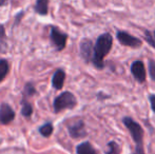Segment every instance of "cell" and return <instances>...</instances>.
<instances>
[{"mask_svg":"<svg viewBox=\"0 0 155 154\" xmlns=\"http://www.w3.org/2000/svg\"><path fill=\"white\" fill-rule=\"evenodd\" d=\"M94 52V43L91 39L84 38L79 43V54L86 64L92 62Z\"/></svg>","mask_w":155,"mask_h":154,"instance_id":"obj_6","label":"cell"},{"mask_svg":"<svg viewBox=\"0 0 155 154\" xmlns=\"http://www.w3.org/2000/svg\"><path fill=\"white\" fill-rule=\"evenodd\" d=\"M5 38V30H4L3 25L0 23V42Z\"/></svg>","mask_w":155,"mask_h":154,"instance_id":"obj_22","label":"cell"},{"mask_svg":"<svg viewBox=\"0 0 155 154\" xmlns=\"http://www.w3.org/2000/svg\"><path fill=\"white\" fill-rule=\"evenodd\" d=\"M50 40H51L52 44L54 45L56 51L61 52L67 44L68 34L60 31L59 28L55 27V25H51L50 27Z\"/></svg>","mask_w":155,"mask_h":154,"instance_id":"obj_4","label":"cell"},{"mask_svg":"<svg viewBox=\"0 0 155 154\" xmlns=\"http://www.w3.org/2000/svg\"><path fill=\"white\" fill-rule=\"evenodd\" d=\"M15 119V112L10 105L8 103H1L0 106V123L2 125H8Z\"/></svg>","mask_w":155,"mask_h":154,"instance_id":"obj_9","label":"cell"},{"mask_svg":"<svg viewBox=\"0 0 155 154\" xmlns=\"http://www.w3.org/2000/svg\"><path fill=\"white\" fill-rule=\"evenodd\" d=\"M25 15V12H20V13H18V14L15 16V19H16V21H15V25H18L19 23V21L21 20V18H22V16Z\"/></svg>","mask_w":155,"mask_h":154,"instance_id":"obj_23","label":"cell"},{"mask_svg":"<svg viewBox=\"0 0 155 154\" xmlns=\"http://www.w3.org/2000/svg\"><path fill=\"white\" fill-rule=\"evenodd\" d=\"M113 47V37L110 33H104L99 35L94 44V52L92 58V64L97 70H104V58L107 57Z\"/></svg>","mask_w":155,"mask_h":154,"instance_id":"obj_1","label":"cell"},{"mask_svg":"<svg viewBox=\"0 0 155 154\" xmlns=\"http://www.w3.org/2000/svg\"><path fill=\"white\" fill-rule=\"evenodd\" d=\"M10 71V64L6 59H0V82L6 77Z\"/></svg>","mask_w":155,"mask_h":154,"instance_id":"obj_15","label":"cell"},{"mask_svg":"<svg viewBox=\"0 0 155 154\" xmlns=\"http://www.w3.org/2000/svg\"><path fill=\"white\" fill-rule=\"evenodd\" d=\"M65 80V72L62 69H57L52 77V86L55 90H61Z\"/></svg>","mask_w":155,"mask_h":154,"instance_id":"obj_10","label":"cell"},{"mask_svg":"<svg viewBox=\"0 0 155 154\" xmlns=\"http://www.w3.org/2000/svg\"><path fill=\"white\" fill-rule=\"evenodd\" d=\"M53 131H54V127L51 121H48V123H43V125L39 128V133H40L43 137H50V136L53 134Z\"/></svg>","mask_w":155,"mask_h":154,"instance_id":"obj_14","label":"cell"},{"mask_svg":"<svg viewBox=\"0 0 155 154\" xmlns=\"http://www.w3.org/2000/svg\"><path fill=\"white\" fill-rule=\"evenodd\" d=\"M50 0H36L34 5V11L40 16H45L49 13Z\"/></svg>","mask_w":155,"mask_h":154,"instance_id":"obj_12","label":"cell"},{"mask_svg":"<svg viewBox=\"0 0 155 154\" xmlns=\"http://www.w3.org/2000/svg\"><path fill=\"white\" fill-rule=\"evenodd\" d=\"M149 101L150 105H151L152 112L155 113V94H149Z\"/></svg>","mask_w":155,"mask_h":154,"instance_id":"obj_20","label":"cell"},{"mask_svg":"<svg viewBox=\"0 0 155 154\" xmlns=\"http://www.w3.org/2000/svg\"><path fill=\"white\" fill-rule=\"evenodd\" d=\"M131 74L134 77L138 84H143L146 81L147 73H146V67L143 61L141 60H135L131 64Z\"/></svg>","mask_w":155,"mask_h":154,"instance_id":"obj_7","label":"cell"},{"mask_svg":"<svg viewBox=\"0 0 155 154\" xmlns=\"http://www.w3.org/2000/svg\"><path fill=\"white\" fill-rule=\"evenodd\" d=\"M145 39H146V41L148 42V44H150L152 48H154V49H155V38H154L153 33H151L150 31L146 30V31H145Z\"/></svg>","mask_w":155,"mask_h":154,"instance_id":"obj_19","label":"cell"},{"mask_svg":"<svg viewBox=\"0 0 155 154\" xmlns=\"http://www.w3.org/2000/svg\"><path fill=\"white\" fill-rule=\"evenodd\" d=\"M116 38L120 44L124 45V47L133 48V49H137L143 45V41L139 38L135 37V36L131 35L130 33L126 31H117Z\"/></svg>","mask_w":155,"mask_h":154,"instance_id":"obj_5","label":"cell"},{"mask_svg":"<svg viewBox=\"0 0 155 154\" xmlns=\"http://www.w3.org/2000/svg\"><path fill=\"white\" fill-rule=\"evenodd\" d=\"M121 153V148L119 146L118 143H116L115 140H111L108 143V150L104 154H120Z\"/></svg>","mask_w":155,"mask_h":154,"instance_id":"obj_16","label":"cell"},{"mask_svg":"<svg viewBox=\"0 0 155 154\" xmlns=\"http://www.w3.org/2000/svg\"><path fill=\"white\" fill-rule=\"evenodd\" d=\"M36 94V89L32 82H28L23 88V96L25 97H31Z\"/></svg>","mask_w":155,"mask_h":154,"instance_id":"obj_17","label":"cell"},{"mask_svg":"<svg viewBox=\"0 0 155 154\" xmlns=\"http://www.w3.org/2000/svg\"><path fill=\"white\" fill-rule=\"evenodd\" d=\"M6 1H8V0H0V6H3V5H5Z\"/></svg>","mask_w":155,"mask_h":154,"instance_id":"obj_24","label":"cell"},{"mask_svg":"<svg viewBox=\"0 0 155 154\" xmlns=\"http://www.w3.org/2000/svg\"><path fill=\"white\" fill-rule=\"evenodd\" d=\"M76 154H98L90 142H82L76 147Z\"/></svg>","mask_w":155,"mask_h":154,"instance_id":"obj_11","label":"cell"},{"mask_svg":"<svg viewBox=\"0 0 155 154\" xmlns=\"http://www.w3.org/2000/svg\"><path fill=\"white\" fill-rule=\"evenodd\" d=\"M110 97H111L110 95L104 94V93H102V92H99L97 94V99H98V100H104V99H109Z\"/></svg>","mask_w":155,"mask_h":154,"instance_id":"obj_21","label":"cell"},{"mask_svg":"<svg viewBox=\"0 0 155 154\" xmlns=\"http://www.w3.org/2000/svg\"><path fill=\"white\" fill-rule=\"evenodd\" d=\"M153 35H154V38H155V31L153 32Z\"/></svg>","mask_w":155,"mask_h":154,"instance_id":"obj_25","label":"cell"},{"mask_svg":"<svg viewBox=\"0 0 155 154\" xmlns=\"http://www.w3.org/2000/svg\"><path fill=\"white\" fill-rule=\"evenodd\" d=\"M148 70H149V75L151 77V79L155 82V60H148Z\"/></svg>","mask_w":155,"mask_h":154,"instance_id":"obj_18","label":"cell"},{"mask_svg":"<svg viewBox=\"0 0 155 154\" xmlns=\"http://www.w3.org/2000/svg\"><path fill=\"white\" fill-rule=\"evenodd\" d=\"M77 106V99H76L75 95L72 92L65 91L59 94L53 103V108L55 113H59L62 110L67 109H74Z\"/></svg>","mask_w":155,"mask_h":154,"instance_id":"obj_3","label":"cell"},{"mask_svg":"<svg viewBox=\"0 0 155 154\" xmlns=\"http://www.w3.org/2000/svg\"><path fill=\"white\" fill-rule=\"evenodd\" d=\"M69 134L74 139H79L87 136V131L84 128V120H77L69 126Z\"/></svg>","mask_w":155,"mask_h":154,"instance_id":"obj_8","label":"cell"},{"mask_svg":"<svg viewBox=\"0 0 155 154\" xmlns=\"http://www.w3.org/2000/svg\"><path fill=\"white\" fill-rule=\"evenodd\" d=\"M33 114V106L27 100V97H23L21 100V115L25 118L31 117Z\"/></svg>","mask_w":155,"mask_h":154,"instance_id":"obj_13","label":"cell"},{"mask_svg":"<svg viewBox=\"0 0 155 154\" xmlns=\"http://www.w3.org/2000/svg\"><path fill=\"white\" fill-rule=\"evenodd\" d=\"M123 123L124 127L127 128V130L129 131V133H130L131 137H132L133 142L135 144L133 154H146L145 148H143V135H145V131H143V127L130 116L124 117Z\"/></svg>","mask_w":155,"mask_h":154,"instance_id":"obj_2","label":"cell"}]
</instances>
